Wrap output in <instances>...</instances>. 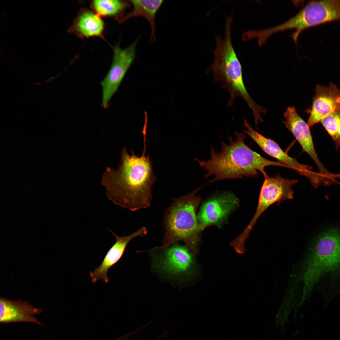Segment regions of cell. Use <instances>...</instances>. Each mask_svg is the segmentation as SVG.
I'll return each mask as SVG.
<instances>
[{"mask_svg": "<svg viewBox=\"0 0 340 340\" xmlns=\"http://www.w3.org/2000/svg\"><path fill=\"white\" fill-rule=\"evenodd\" d=\"M340 118V108L320 121L335 142L337 148L340 146V140L338 133V122Z\"/></svg>", "mask_w": 340, "mask_h": 340, "instance_id": "obj_18", "label": "cell"}, {"mask_svg": "<svg viewBox=\"0 0 340 340\" xmlns=\"http://www.w3.org/2000/svg\"><path fill=\"white\" fill-rule=\"evenodd\" d=\"M239 204V199L231 193L212 198L201 206L197 216L198 222L204 229L212 225L219 226Z\"/></svg>", "mask_w": 340, "mask_h": 340, "instance_id": "obj_9", "label": "cell"}, {"mask_svg": "<svg viewBox=\"0 0 340 340\" xmlns=\"http://www.w3.org/2000/svg\"><path fill=\"white\" fill-rule=\"evenodd\" d=\"M0 308L1 323L23 322L41 325L34 315L41 313L42 309L35 308L28 302L1 298Z\"/></svg>", "mask_w": 340, "mask_h": 340, "instance_id": "obj_14", "label": "cell"}, {"mask_svg": "<svg viewBox=\"0 0 340 340\" xmlns=\"http://www.w3.org/2000/svg\"><path fill=\"white\" fill-rule=\"evenodd\" d=\"M129 155L124 147L118 168L107 167L101 184L114 204L132 211L146 208L152 199L155 180L149 156L144 152L139 156L132 150Z\"/></svg>", "mask_w": 340, "mask_h": 340, "instance_id": "obj_2", "label": "cell"}, {"mask_svg": "<svg viewBox=\"0 0 340 340\" xmlns=\"http://www.w3.org/2000/svg\"><path fill=\"white\" fill-rule=\"evenodd\" d=\"M161 250V254L155 259L156 268L173 276H188L194 272L196 260L194 252L188 246L175 243Z\"/></svg>", "mask_w": 340, "mask_h": 340, "instance_id": "obj_8", "label": "cell"}, {"mask_svg": "<svg viewBox=\"0 0 340 340\" xmlns=\"http://www.w3.org/2000/svg\"><path fill=\"white\" fill-rule=\"evenodd\" d=\"M133 6L131 12L125 15L119 23H122L133 17H142L145 18L149 23L151 27L150 39L151 41H156V25L155 17L156 14L161 6L162 0H128Z\"/></svg>", "mask_w": 340, "mask_h": 340, "instance_id": "obj_16", "label": "cell"}, {"mask_svg": "<svg viewBox=\"0 0 340 340\" xmlns=\"http://www.w3.org/2000/svg\"><path fill=\"white\" fill-rule=\"evenodd\" d=\"M137 331V330L133 332H132L128 333L126 335L122 336L119 337L117 338L116 339H115L112 340H130L129 339V337L133 334L136 333Z\"/></svg>", "mask_w": 340, "mask_h": 340, "instance_id": "obj_19", "label": "cell"}, {"mask_svg": "<svg viewBox=\"0 0 340 340\" xmlns=\"http://www.w3.org/2000/svg\"><path fill=\"white\" fill-rule=\"evenodd\" d=\"M235 138H229L230 143L223 142L221 150L215 151L211 147L210 157L207 161H199V163L207 172L204 177L213 175L210 181L228 179H240L245 177H255L258 171L264 176V170L269 166L289 167L278 161L266 159L250 148L245 142V135L235 132Z\"/></svg>", "mask_w": 340, "mask_h": 340, "instance_id": "obj_3", "label": "cell"}, {"mask_svg": "<svg viewBox=\"0 0 340 340\" xmlns=\"http://www.w3.org/2000/svg\"><path fill=\"white\" fill-rule=\"evenodd\" d=\"M264 177L255 215L243 233L236 238L241 244L244 245L258 219L270 205L276 202L293 199L294 192L292 187L298 183L297 180L283 178L278 174L272 177L267 174Z\"/></svg>", "mask_w": 340, "mask_h": 340, "instance_id": "obj_6", "label": "cell"}, {"mask_svg": "<svg viewBox=\"0 0 340 340\" xmlns=\"http://www.w3.org/2000/svg\"><path fill=\"white\" fill-rule=\"evenodd\" d=\"M105 24L94 11L82 8L78 11L69 31L81 38L98 37L104 38Z\"/></svg>", "mask_w": 340, "mask_h": 340, "instance_id": "obj_15", "label": "cell"}, {"mask_svg": "<svg viewBox=\"0 0 340 340\" xmlns=\"http://www.w3.org/2000/svg\"><path fill=\"white\" fill-rule=\"evenodd\" d=\"M201 188L174 199L166 211L162 245L155 248L165 249L181 241L194 253L197 252L198 235L204 229L198 223L196 214L201 198L196 194Z\"/></svg>", "mask_w": 340, "mask_h": 340, "instance_id": "obj_5", "label": "cell"}, {"mask_svg": "<svg viewBox=\"0 0 340 340\" xmlns=\"http://www.w3.org/2000/svg\"><path fill=\"white\" fill-rule=\"evenodd\" d=\"M338 133L340 140V118L338 121Z\"/></svg>", "mask_w": 340, "mask_h": 340, "instance_id": "obj_20", "label": "cell"}, {"mask_svg": "<svg viewBox=\"0 0 340 340\" xmlns=\"http://www.w3.org/2000/svg\"><path fill=\"white\" fill-rule=\"evenodd\" d=\"M139 37L129 46L122 49L118 45L113 47V59L106 75L101 82L102 88V105L105 108L117 89L126 73L136 57V49Z\"/></svg>", "mask_w": 340, "mask_h": 340, "instance_id": "obj_7", "label": "cell"}, {"mask_svg": "<svg viewBox=\"0 0 340 340\" xmlns=\"http://www.w3.org/2000/svg\"><path fill=\"white\" fill-rule=\"evenodd\" d=\"M286 120L283 122L286 128L293 135L302 147L314 162L320 172L324 175L328 172L319 159L314 147L309 127L299 115L295 108L289 106L284 112Z\"/></svg>", "mask_w": 340, "mask_h": 340, "instance_id": "obj_11", "label": "cell"}, {"mask_svg": "<svg viewBox=\"0 0 340 340\" xmlns=\"http://www.w3.org/2000/svg\"><path fill=\"white\" fill-rule=\"evenodd\" d=\"M231 29L230 25L225 26L224 39L216 36L213 61L207 72L212 71L214 81L222 82V87L229 92V107L233 104L236 97H241L252 109L255 122L258 123L263 120L260 114H265L267 109L255 102L247 92L243 82L241 65L231 42Z\"/></svg>", "mask_w": 340, "mask_h": 340, "instance_id": "obj_4", "label": "cell"}, {"mask_svg": "<svg viewBox=\"0 0 340 340\" xmlns=\"http://www.w3.org/2000/svg\"><path fill=\"white\" fill-rule=\"evenodd\" d=\"M109 230L115 236L116 241L108 252L100 264L95 268L93 271L90 272V276L93 283L100 280L108 283L109 280L107 276L108 270L121 259L128 243L133 239L138 236H143L147 233L146 228L143 227L129 235L119 236L110 230Z\"/></svg>", "mask_w": 340, "mask_h": 340, "instance_id": "obj_13", "label": "cell"}, {"mask_svg": "<svg viewBox=\"0 0 340 340\" xmlns=\"http://www.w3.org/2000/svg\"><path fill=\"white\" fill-rule=\"evenodd\" d=\"M130 5L128 0H95L90 3L93 11L100 16L113 17L119 23Z\"/></svg>", "mask_w": 340, "mask_h": 340, "instance_id": "obj_17", "label": "cell"}, {"mask_svg": "<svg viewBox=\"0 0 340 340\" xmlns=\"http://www.w3.org/2000/svg\"><path fill=\"white\" fill-rule=\"evenodd\" d=\"M289 282L306 301L319 290L325 304L340 294V222L325 228L314 238L292 268Z\"/></svg>", "mask_w": 340, "mask_h": 340, "instance_id": "obj_1", "label": "cell"}, {"mask_svg": "<svg viewBox=\"0 0 340 340\" xmlns=\"http://www.w3.org/2000/svg\"><path fill=\"white\" fill-rule=\"evenodd\" d=\"M244 124L246 128L244 132L250 137L265 153L275 158L278 161L288 166L290 168L297 171L299 174L309 178L312 184L316 182L314 174L310 167L298 162L283 151L275 141L266 138L254 130L246 119Z\"/></svg>", "mask_w": 340, "mask_h": 340, "instance_id": "obj_10", "label": "cell"}, {"mask_svg": "<svg viewBox=\"0 0 340 340\" xmlns=\"http://www.w3.org/2000/svg\"><path fill=\"white\" fill-rule=\"evenodd\" d=\"M340 108V90L332 84L316 86L307 124L310 127Z\"/></svg>", "mask_w": 340, "mask_h": 340, "instance_id": "obj_12", "label": "cell"}]
</instances>
